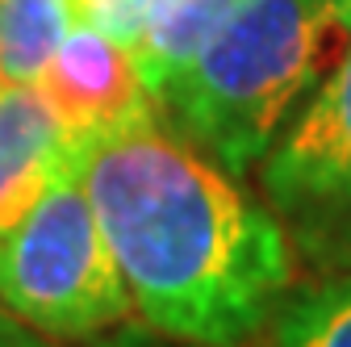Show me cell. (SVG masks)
<instances>
[{"mask_svg":"<svg viewBox=\"0 0 351 347\" xmlns=\"http://www.w3.org/2000/svg\"><path fill=\"white\" fill-rule=\"evenodd\" d=\"M351 0H234L159 105L230 176L263 163L343 59Z\"/></svg>","mask_w":351,"mask_h":347,"instance_id":"7a4b0ae2","label":"cell"},{"mask_svg":"<svg viewBox=\"0 0 351 347\" xmlns=\"http://www.w3.org/2000/svg\"><path fill=\"white\" fill-rule=\"evenodd\" d=\"M0 306L47 339H88L134 310L84 189L75 147L0 243Z\"/></svg>","mask_w":351,"mask_h":347,"instance_id":"3957f363","label":"cell"},{"mask_svg":"<svg viewBox=\"0 0 351 347\" xmlns=\"http://www.w3.org/2000/svg\"><path fill=\"white\" fill-rule=\"evenodd\" d=\"M230 9L234 0H155L143 34L130 47V59H134L155 101L201 55V47L217 34V25L226 21Z\"/></svg>","mask_w":351,"mask_h":347,"instance_id":"52a82bcc","label":"cell"},{"mask_svg":"<svg viewBox=\"0 0 351 347\" xmlns=\"http://www.w3.org/2000/svg\"><path fill=\"white\" fill-rule=\"evenodd\" d=\"M263 193L301 222L351 218V42L259 163Z\"/></svg>","mask_w":351,"mask_h":347,"instance_id":"277c9868","label":"cell"},{"mask_svg":"<svg viewBox=\"0 0 351 347\" xmlns=\"http://www.w3.org/2000/svg\"><path fill=\"white\" fill-rule=\"evenodd\" d=\"M71 147L130 306L184 343L255 339L293 280L276 213L159 121Z\"/></svg>","mask_w":351,"mask_h":347,"instance_id":"6da1fadb","label":"cell"},{"mask_svg":"<svg viewBox=\"0 0 351 347\" xmlns=\"http://www.w3.org/2000/svg\"><path fill=\"white\" fill-rule=\"evenodd\" d=\"M272 347H351V272H339L280 310Z\"/></svg>","mask_w":351,"mask_h":347,"instance_id":"9c48e42d","label":"cell"},{"mask_svg":"<svg viewBox=\"0 0 351 347\" xmlns=\"http://www.w3.org/2000/svg\"><path fill=\"white\" fill-rule=\"evenodd\" d=\"M71 155V139L42 88L0 84V243L38 205Z\"/></svg>","mask_w":351,"mask_h":347,"instance_id":"8992f818","label":"cell"},{"mask_svg":"<svg viewBox=\"0 0 351 347\" xmlns=\"http://www.w3.org/2000/svg\"><path fill=\"white\" fill-rule=\"evenodd\" d=\"M0 347H55V343H47V335L29 331L21 318H13L5 306H0Z\"/></svg>","mask_w":351,"mask_h":347,"instance_id":"30bf717a","label":"cell"},{"mask_svg":"<svg viewBox=\"0 0 351 347\" xmlns=\"http://www.w3.org/2000/svg\"><path fill=\"white\" fill-rule=\"evenodd\" d=\"M38 88L51 101L71 143L151 125L159 117V101L143 84L130 51L84 17H75V25L59 42Z\"/></svg>","mask_w":351,"mask_h":347,"instance_id":"5b68a950","label":"cell"},{"mask_svg":"<svg viewBox=\"0 0 351 347\" xmlns=\"http://www.w3.org/2000/svg\"><path fill=\"white\" fill-rule=\"evenodd\" d=\"M75 17V0H0V84L38 88Z\"/></svg>","mask_w":351,"mask_h":347,"instance_id":"ba28073f","label":"cell"}]
</instances>
